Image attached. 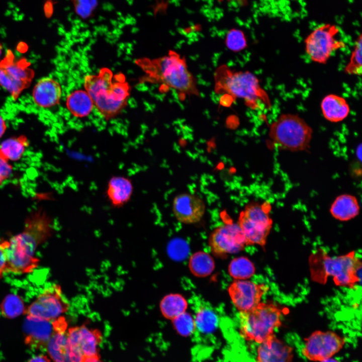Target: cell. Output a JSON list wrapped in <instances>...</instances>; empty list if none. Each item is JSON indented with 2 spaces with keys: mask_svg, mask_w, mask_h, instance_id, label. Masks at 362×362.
Returning a JSON list of instances; mask_svg holds the SVG:
<instances>
[{
  "mask_svg": "<svg viewBox=\"0 0 362 362\" xmlns=\"http://www.w3.org/2000/svg\"><path fill=\"white\" fill-rule=\"evenodd\" d=\"M52 225L48 216L39 210L27 218L23 231L11 238L27 253L35 256L38 247L51 236Z\"/></svg>",
  "mask_w": 362,
  "mask_h": 362,
  "instance_id": "10",
  "label": "cell"
},
{
  "mask_svg": "<svg viewBox=\"0 0 362 362\" xmlns=\"http://www.w3.org/2000/svg\"><path fill=\"white\" fill-rule=\"evenodd\" d=\"M282 314V309L276 305L261 302L251 310L239 312L241 336L246 340L261 343L275 335V329L281 325Z\"/></svg>",
  "mask_w": 362,
  "mask_h": 362,
  "instance_id": "5",
  "label": "cell"
},
{
  "mask_svg": "<svg viewBox=\"0 0 362 362\" xmlns=\"http://www.w3.org/2000/svg\"><path fill=\"white\" fill-rule=\"evenodd\" d=\"M319 258L318 268L312 269L314 280L323 282L331 276L336 285L350 288L360 281L361 263L354 251L335 257L322 254Z\"/></svg>",
  "mask_w": 362,
  "mask_h": 362,
  "instance_id": "6",
  "label": "cell"
},
{
  "mask_svg": "<svg viewBox=\"0 0 362 362\" xmlns=\"http://www.w3.org/2000/svg\"><path fill=\"white\" fill-rule=\"evenodd\" d=\"M25 309L22 298L13 294L6 297L0 305L2 315L9 319L15 318L22 314H24Z\"/></svg>",
  "mask_w": 362,
  "mask_h": 362,
  "instance_id": "31",
  "label": "cell"
},
{
  "mask_svg": "<svg viewBox=\"0 0 362 362\" xmlns=\"http://www.w3.org/2000/svg\"><path fill=\"white\" fill-rule=\"evenodd\" d=\"M6 258L4 249L3 241L0 242V279L3 276L4 273H6Z\"/></svg>",
  "mask_w": 362,
  "mask_h": 362,
  "instance_id": "36",
  "label": "cell"
},
{
  "mask_svg": "<svg viewBox=\"0 0 362 362\" xmlns=\"http://www.w3.org/2000/svg\"><path fill=\"white\" fill-rule=\"evenodd\" d=\"M360 35L356 39L348 63L344 68V72L349 75H361L362 72V39Z\"/></svg>",
  "mask_w": 362,
  "mask_h": 362,
  "instance_id": "32",
  "label": "cell"
},
{
  "mask_svg": "<svg viewBox=\"0 0 362 362\" xmlns=\"http://www.w3.org/2000/svg\"><path fill=\"white\" fill-rule=\"evenodd\" d=\"M358 201L353 195L344 194L337 196L330 207V213L335 219L347 221L356 217L359 214Z\"/></svg>",
  "mask_w": 362,
  "mask_h": 362,
  "instance_id": "24",
  "label": "cell"
},
{
  "mask_svg": "<svg viewBox=\"0 0 362 362\" xmlns=\"http://www.w3.org/2000/svg\"><path fill=\"white\" fill-rule=\"evenodd\" d=\"M136 64L145 73L141 80L163 84L188 96H199L196 80L188 70L184 57L173 51L157 58H143Z\"/></svg>",
  "mask_w": 362,
  "mask_h": 362,
  "instance_id": "1",
  "label": "cell"
},
{
  "mask_svg": "<svg viewBox=\"0 0 362 362\" xmlns=\"http://www.w3.org/2000/svg\"><path fill=\"white\" fill-rule=\"evenodd\" d=\"M84 86L94 106L106 119L116 116L125 108L130 87L122 73H114L108 68H101L97 74L84 76Z\"/></svg>",
  "mask_w": 362,
  "mask_h": 362,
  "instance_id": "2",
  "label": "cell"
},
{
  "mask_svg": "<svg viewBox=\"0 0 362 362\" xmlns=\"http://www.w3.org/2000/svg\"><path fill=\"white\" fill-rule=\"evenodd\" d=\"M68 345L73 362H85L100 358L99 346L101 332L85 325L70 327L66 331Z\"/></svg>",
  "mask_w": 362,
  "mask_h": 362,
  "instance_id": "11",
  "label": "cell"
},
{
  "mask_svg": "<svg viewBox=\"0 0 362 362\" xmlns=\"http://www.w3.org/2000/svg\"><path fill=\"white\" fill-rule=\"evenodd\" d=\"M196 329L203 334H210L217 328L219 319L216 313L206 307L198 310L195 318Z\"/></svg>",
  "mask_w": 362,
  "mask_h": 362,
  "instance_id": "29",
  "label": "cell"
},
{
  "mask_svg": "<svg viewBox=\"0 0 362 362\" xmlns=\"http://www.w3.org/2000/svg\"><path fill=\"white\" fill-rule=\"evenodd\" d=\"M229 275L236 280H243L252 277L255 271L253 263L247 257L233 259L228 267Z\"/></svg>",
  "mask_w": 362,
  "mask_h": 362,
  "instance_id": "30",
  "label": "cell"
},
{
  "mask_svg": "<svg viewBox=\"0 0 362 362\" xmlns=\"http://www.w3.org/2000/svg\"><path fill=\"white\" fill-rule=\"evenodd\" d=\"M319 362H338V361L337 360H336V359H335L332 357H330V358L324 359V360H322Z\"/></svg>",
  "mask_w": 362,
  "mask_h": 362,
  "instance_id": "39",
  "label": "cell"
},
{
  "mask_svg": "<svg viewBox=\"0 0 362 362\" xmlns=\"http://www.w3.org/2000/svg\"><path fill=\"white\" fill-rule=\"evenodd\" d=\"M292 347L275 335L259 344L256 362H293Z\"/></svg>",
  "mask_w": 362,
  "mask_h": 362,
  "instance_id": "20",
  "label": "cell"
},
{
  "mask_svg": "<svg viewBox=\"0 0 362 362\" xmlns=\"http://www.w3.org/2000/svg\"><path fill=\"white\" fill-rule=\"evenodd\" d=\"M172 209L178 221L185 224H192L199 222L202 219L206 205L203 200L197 196L182 193L174 198Z\"/></svg>",
  "mask_w": 362,
  "mask_h": 362,
  "instance_id": "16",
  "label": "cell"
},
{
  "mask_svg": "<svg viewBox=\"0 0 362 362\" xmlns=\"http://www.w3.org/2000/svg\"><path fill=\"white\" fill-rule=\"evenodd\" d=\"M134 190L133 182L129 177L122 175H113L107 182L105 195L113 208H120L131 200Z\"/></svg>",
  "mask_w": 362,
  "mask_h": 362,
  "instance_id": "21",
  "label": "cell"
},
{
  "mask_svg": "<svg viewBox=\"0 0 362 362\" xmlns=\"http://www.w3.org/2000/svg\"><path fill=\"white\" fill-rule=\"evenodd\" d=\"M54 322L55 331L46 348L48 354L53 362H73L67 340V322L62 316Z\"/></svg>",
  "mask_w": 362,
  "mask_h": 362,
  "instance_id": "19",
  "label": "cell"
},
{
  "mask_svg": "<svg viewBox=\"0 0 362 362\" xmlns=\"http://www.w3.org/2000/svg\"><path fill=\"white\" fill-rule=\"evenodd\" d=\"M215 90L234 99L243 100L252 110L269 109V96L261 87L257 77L249 71H233L225 65L219 66L214 74Z\"/></svg>",
  "mask_w": 362,
  "mask_h": 362,
  "instance_id": "3",
  "label": "cell"
},
{
  "mask_svg": "<svg viewBox=\"0 0 362 362\" xmlns=\"http://www.w3.org/2000/svg\"><path fill=\"white\" fill-rule=\"evenodd\" d=\"M188 306L186 299L182 295L179 294H170L162 299L159 307L164 317L172 320L186 312Z\"/></svg>",
  "mask_w": 362,
  "mask_h": 362,
  "instance_id": "27",
  "label": "cell"
},
{
  "mask_svg": "<svg viewBox=\"0 0 362 362\" xmlns=\"http://www.w3.org/2000/svg\"><path fill=\"white\" fill-rule=\"evenodd\" d=\"M66 106L74 116L82 118L91 113L94 105L88 94L85 90L79 89L69 95L66 100Z\"/></svg>",
  "mask_w": 362,
  "mask_h": 362,
  "instance_id": "25",
  "label": "cell"
},
{
  "mask_svg": "<svg viewBox=\"0 0 362 362\" xmlns=\"http://www.w3.org/2000/svg\"><path fill=\"white\" fill-rule=\"evenodd\" d=\"M189 267L194 276L205 277L213 272L215 263L210 254L204 251H198L190 256Z\"/></svg>",
  "mask_w": 362,
  "mask_h": 362,
  "instance_id": "28",
  "label": "cell"
},
{
  "mask_svg": "<svg viewBox=\"0 0 362 362\" xmlns=\"http://www.w3.org/2000/svg\"><path fill=\"white\" fill-rule=\"evenodd\" d=\"M85 362H103L100 358H97V359H89L86 361Z\"/></svg>",
  "mask_w": 362,
  "mask_h": 362,
  "instance_id": "40",
  "label": "cell"
},
{
  "mask_svg": "<svg viewBox=\"0 0 362 362\" xmlns=\"http://www.w3.org/2000/svg\"><path fill=\"white\" fill-rule=\"evenodd\" d=\"M3 242L6 258V273L28 274L38 266L40 260L35 256L26 253L10 240Z\"/></svg>",
  "mask_w": 362,
  "mask_h": 362,
  "instance_id": "18",
  "label": "cell"
},
{
  "mask_svg": "<svg viewBox=\"0 0 362 362\" xmlns=\"http://www.w3.org/2000/svg\"><path fill=\"white\" fill-rule=\"evenodd\" d=\"M171 320L174 329L184 336L191 335L196 330L194 318L186 311Z\"/></svg>",
  "mask_w": 362,
  "mask_h": 362,
  "instance_id": "33",
  "label": "cell"
},
{
  "mask_svg": "<svg viewBox=\"0 0 362 362\" xmlns=\"http://www.w3.org/2000/svg\"><path fill=\"white\" fill-rule=\"evenodd\" d=\"M55 329L54 320L44 321L26 317L23 325L24 342L33 350L46 349Z\"/></svg>",
  "mask_w": 362,
  "mask_h": 362,
  "instance_id": "17",
  "label": "cell"
},
{
  "mask_svg": "<svg viewBox=\"0 0 362 362\" xmlns=\"http://www.w3.org/2000/svg\"><path fill=\"white\" fill-rule=\"evenodd\" d=\"M225 43L229 49L235 52L240 51L247 47V41L244 33L237 29H232L228 32Z\"/></svg>",
  "mask_w": 362,
  "mask_h": 362,
  "instance_id": "34",
  "label": "cell"
},
{
  "mask_svg": "<svg viewBox=\"0 0 362 362\" xmlns=\"http://www.w3.org/2000/svg\"><path fill=\"white\" fill-rule=\"evenodd\" d=\"M13 170L10 162L0 155V185L9 178Z\"/></svg>",
  "mask_w": 362,
  "mask_h": 362,
  "instance_id": "35",
  "label": "cell"
},
{
  "mask_svg": "<svg viewBox=\"0 0 362 362\" xmlns=\"http://www.w3.org/2000/svg\"><path fill=\"white\" fill-rule=\"evenodd\" d=\"M320 106L324 118L333 123L342 121L347 118L350 112V107L346 100L342 97L335 94H329L325 96Z\"/></svg>",
  "mask_w": 362,
  "mask_h": 362,
  "instance_id": "23",
  "label": "cell"
},
{
  "mask_svg": "<svg viewBox=\"0 0 362 362\" xmlns=\"http://www.w3.org/2000/svg\"><path fill=\"white\" fill-rule=\"evenodd\" d=\"M209 244L211 251L217 255L238 252L246 245L241 229L234 223L215 228L209 236Z\"/></svg>",
  "mask_w": 362,
  "mask_h": 362,
  "instance_id": "14",
  "label": "cell"
},
{
  "mask_svg": "<svg viewBox=\"0 0 362 362\" xmlns=\"http://www.w3.org/2000/svg\"><path fill=\"white\" fill-rule=\"evenodd\" d=\"M28 145V140L25 136L8 138L0 144V155L9 162L18 161L22 157Z\"/></svg>",
  "mask_w": 362,
  "mask_h": 362,
  "instance_id": "26",
  "label": "cell"
},
{
  "mask_svg": "<svg viewBox=\"0 0 362 362\" xmlns=\"http://www.w3.org/2000/svg\"><path fill=\"white\" fill-rule=\"evenodd\" d=\"M7 129L6 124L3 118L0 116V138L5 133Z\"/></svg>",
  "mask_w": 362,
  "mask_h": 362,
  "instance_id": "38",
  "label": "cell"
},
{
  "mask_svg": "<svg viewBox=\"0 0 362 362\" xmlns=\"http://www.w3.org/2000/svg\"><path fill=\"white\" fill-rule=\"evenodd\" d=\"M28 362H51L50 359L46 355L40 354L30 358Z\"/></svg>",
  "mask_w": 362,
  "mask_h": 362,
  "instance_id": "37",
  "label": "cell"
},
{
  "mask_svg": "<svg viewBox=\"0 0 362 362\" xmlns=\"http://www.w3.org/2000/svg\"><path fill=\"white\" fill-rule=\"evenodd\" d=\"M345 342L344 338L333 331H316L306 339L302 352L308 359L319 362L332 357Z\"/></svg>",
  "mask_w": 362,
  "mask_h": 362,
  "instance_id": "13",
  "label": "cell"
},
{
  "mask_svg": "<svg viewBox=\"0 0 362 362\" xmlns=\"http://www.w3.org/2000/svg\"><path fill=\"white\" fill-rule=\"evenodd\" d=\"M2 45H1V43H0V57H1V55H2Z\"/></svg>",
  "mask_w": 362,
  "mask_h": 362,
  "instance_id": "41",
  "label": "cell"
},
{
  "mask_svg": "<svg viewBox=\"0 0 362 362\" xmlns=\"http://www.w3.org/2000/svg\"><path fill=\"white\" fill-rule=\"evenodd\" d=\"M313 130L296 114L283 113L269 126V146L290 151H305L310 148Z\"/></svg>",
  "mask_w": 362,
  "mask_h": 362,
  "instance_id": "4",
  "label": "cell"
},
{
  "mask_svg": "<svg viewBox=\"0 0 362 362\" xmlns=\"http://www.w3.org/2000/svg\"><path fill=\"white\" fill-rule=\"evenodd\" d=\"M61 94V87L57 81L50 77H44L34 86L32 97L37 105L46 108L57 105Z\"/></svg>",
  "mask_w": 362,
  "mask_h": 362,
  "instance_id": "22",
  "label": "cell"
},
{
  "mask_svg": "<svg viewBox=\"0 0 362 362\" xmlns=\"http://www.w3.org/2000/svg\"><path fill=\"white\" fill-rule=\"evenodd\" d=\"M270 202H251L240 213L237 224L241 229L246 245L264 246L272 228Z\"/></svg>",
  "mask_w": 362,
  "mask_h": 362,
  "instance_id": "7",
  "label": "cell"
},
{
  "mask_svg": "<svg viewBox=\"0 0 362 362\" xmlns=\"http://www.w3.org/2000/svg\"><path fill=\"white\" fill-rule=\"evenodd\" d=\"M33 72L25 60H16L7 52L0 62V85L16 98L30 84Z\"/></svg>",
  "mask_w": 362,
  "mask_h": 362,
  "instance_id": "12",
  "label": "cell"
},
{
  "mask_svg": "<svg viewBox=\"0 0 362 362\" xmlns=\"http://www.w3.org/2000/svg\"><path fill=\"white\" fill-rule=\"evenodd\" d=\"M268 289V287L264 284L243 280H235L232 283L228 292L235 308L239 312H245L256 307Z\"/></svg>",
  "mask_w": 362,
  "mask_h": 362,
  "instance_id": "15",
  "label": "cell"
},
{
  "mask_svg": "<svg viewBox=\"0 0 362 362\" xmlns=\"http://www.w3.org/2000/svg\"><path fill=\"white\" fill-rule=\"evenodd\" d=\"M339 28L334 25L324 24L316 28L305 40L306 53L313 61L327 63L333 52L345 46L337 38Z\"/></svg>",
  "mask_w": 362,
  "mask_h": 362,
  "instance_id": "8",
  "label": "cell"
},
{
  "mask_svg": "<svg viewBox=\"0 0 362 362\" xmlns=\"http://www.w3.org/2000/svg\"><path fill=\"white\" fill-rule=\"evenodd\" d=\"M69 306L60 286L53 284L45 288L26 308L24 314L31 318L51 321L62 316L68 310Z\"/></svg>",
  "mask_w": 362,
  "mask_h": 362,
  "instance_id": "9",
  "label": "cell"
}]
</instances>
